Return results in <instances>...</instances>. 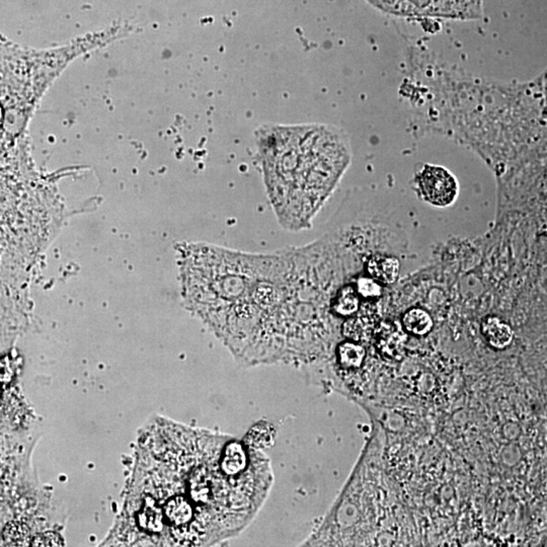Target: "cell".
<instances>
[{"label": "cell", "instance_id": "5", "mask_svg": "<svg viewBox=\"0 0 547 547\" xmlns=\"http://www.w3.org/2000/svg\"><path fill=\"white\" fill-rule=\"evenodd\" d=\"M482 333L489 345L498 350L509 347L514 336L511 326L496 317H489L484 319Z\"/></svg>", "mask_w": 547, "mask_h": 547}, {"label": "cell", "instance_id": "4", "mask_svg": "<svg viewBox=\"0 0 547 547\" xmlns=\"http://www.w3.org/2000/svg\"><path fill=\"white\" fill-rule=\"evenodd\" d=\"M366 271L374 280L389 285L395 283L400 276V260L388 255H374L367 260Z\"/></svg>", "mask_w": 547, "mask_h": 547}, {"label": "cell", "instance_id": "9", "mask_svg": "<svg viewBox=\"0 0 547 547\" xmlns=\"http://www.w3.org/2000/svg\"><path fill=\"white\" fill-rule=\"evenodd\" d=\"M4 538L6 543L14 546H28L30 539V530L27 525L21 522H11L4 528Z\"/></svg>", "mask_w": 547, "mask_h": 547}, {"label": "cell", "instance_id": "3", "mask_svg": "<svg viewBox=\"0 0 547 547\" xmlns=\"http://www.w3.org/2000/svg\"><path fill=\"white\" fill-rule=\"evenodd\" d=\"M419 185L423 196L435 206H448L457 195V183L446 169L427 166L420 174Z\"/></svg>", "mask_w": 547, "mask_h": 547}, {"label": "cell", "instance_id": "1", "mask_svg": "<svg viewBox=\"0 0 547 547\" xmlns=\"http://www.w3.org/2000/svg\"><path fill=\"white\" fill-rule=\"evenodd\" d=\"M262 154L267 190L281 224L300 229L338 178L343 147L321 128L279 129Z\"/></svg>", "mask_w": 547, "mask_h": 547}, {"label": "cell", "instance_id": "8", "mask_svg": "<svg viewBox=\"0 0 547 547\" xmlns=\"http://www.w3.org/2000/svg\"><path fill=\"white\" fill-rule=\"evenodd\" d=\"M403 324L408 333L415 336H426L433 329L431 315L423 308H412L403 317Z\"/></svg>", "mask_w": 547, "mask_h": 547}, {"label": "cell", "instance_id": "12", "mask_svg": "<svg viewBox=\"0 0 547 547\" xmlns=\"http://www.w3.org/2000/svg\"><path fill=\"white\" fill-rule=\"evenodd\" d=\"M14 370L9 357H0V383H9L13 381Z\"/></svg>", "mask_w": 547, "mask_h": 547}, {"label": "cell", "instance_id": "10", "mask_svg": "<svg viewBox=\"0 0 547 547\" xmlns=\"http://www.w3.org/2000/svg\"><path fill=\"white\" fill-rule=\"evenodd\" d=\"M356 290L363 299H376L382 294L381 285L379 282L371 277H360L356 283Z\"/></svg>", "mask_w": 547, "mask_h": 547}, {"label": "cell", "instance_id": "7", "mask_svg": "<svg viewBox=\"0 0 547 547\" xmlns=\"http://www.w3.org/2000/svg\"><path fill=\"white\" fill-rule=\"evenodd\" d=\"M361 297L355 286L346 285L336 293L331 302V312L341 317H352L359 312Z\"/></svg>", "mask_w": 547, "mask_h": 547}, {"label": "cell", "instance_id": "6", "mask_svg": "<svg viewBox=\"0 0 547 547\" xmlns=\"http://www.w3.org/2000/svg\"><path fill=\"white\" fill-rule=\"evenodd\" d=\"M366 349L360 344L344 341L339 344L336 350V363L341 370L355 372L361 369L366 359Z\"/></svg>", "mask_w": 547, "mask_h": 547}, {"label": "cell", "instance_id": "11", "mask_svg": "<svg viewBox=\"0 0 547 547\" xmlns=\"http://www.w3.org/2000/svg\"><path fill=\"white\" fill-rule=\"evenodd\" d=\"M31 546H63V539L55 532H46L33 537Z\"/></svg>", "mask_w": 547, "mask_h": 547}, {"label": "cell", "instance_id": "13", "mask_svg": "<svg viewBox=\"0 0 547 547\" xmlns=\"http://www.w3.org/2000/svg\"><path fill=\"white\" fill-rule=\"evenodd\" d=\"M4 109H2V107L0 106V127H1L2 124H4Z\"/></svg>", "mask_w": 547, "mask_h": 547}, {"label": "cell", "instance_id": "2", "mask_svg": "<svg viewBox=\"0 0 547 547\" xmlns=\"http://www.w3.org/2000/svg\"><path fill=\"white\" fill-rule=\"evenodd\" d=\"M391 14L407 16H444L452 18L472 16L477 13L481 0H371Z\"/></svg>", "mask_w": 547, "mask_h": 547}]
</instances>
